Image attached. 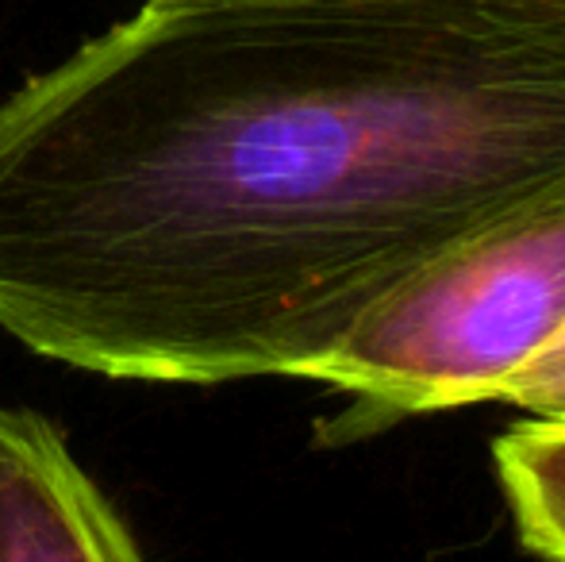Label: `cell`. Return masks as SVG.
Masks as SVG:
<instances>
[{
    "label": "cell",
    "mask_w": 565,
    "mask_h": 562,
    "mask_svg": "<svg viewBox=\"0 0 565 562\" xmlns=\"http://www.w3.org/2000/svg\"><path fill=\"white\" fill-rule=\"evenodd\" d=\"M565 209V4L147 0L0 105V331L124 382L300 378Z\"/></svg>",
    "instance_id": "1"
},
{
    "label": "cell",
    "mask_w": 565,
    "mask_h": 562,
    "mask_svg": "<svg viewBox=\"0 0 565 562\" xmlns=\"http://www.w3.org/2000/svg\"><path fill=\"white\" fill-rule=\"evenodd\" d=\"M562 324L565 209H551L419 271L312 362L300 378L350 401L320 439L354 443L404 416L492 401Z\"/></svg>",
    "instance_id": "2"
},
{
    "label": "cell",
    "mask_w": 565,
    "mask_h": 562,
    "mask_svg": "<svg viewBox=\"0 0 565 562\" xmlns=\"http://www.w3.org/2000/svg\"><path fill=\"white\" fill-rule=\"evenodd\" d=\"M0 562H147L66 435L28 409H0Z\"/></svg>",
    "instance_id": "3"
},
{
    "label": "cell",
    "mask_w": 565,
    "mask_h": 562,
    "mask_svg": "<svg viewBox=\"0 0 565 562\" xmlns=\"http://www.w3.org/2000/svg\"><path fill=\"white\" fill-rule=\"evenodd\" d=\"M492 458L523 548L543 562H565V424L508 427Z\"/></svg>",
    "instance_id": "4"
},
{
    "label": "cell",
    "mask_w": 565,
    "mask_h": 562,
    "mask_svg": "<svg viewBox=\"0 0 565 562\" xmlns=\"http://www.w3.org/2000/svg\"><path fill=\"white\" fill-rule=\"evenodd\" d=\"M497 397L527 409L535 421L565 424V324L497 385Z\"/></svg>",
    "instance_id": "5"
},
{
    "label": "cell",
    "mask_w": 565,
    "mask_h": 562,
    "mask_svg": "<svg viewBox=\"0 0 565 562\" xmlns=\"http://www.w3.org/2000/svg\"><path fill=\"white\" fill-rule=\"evenodd\" d=\"M543 4H565V0H543Z\"/></svg>",
    "instance_id": "6"
}]
</instances>
